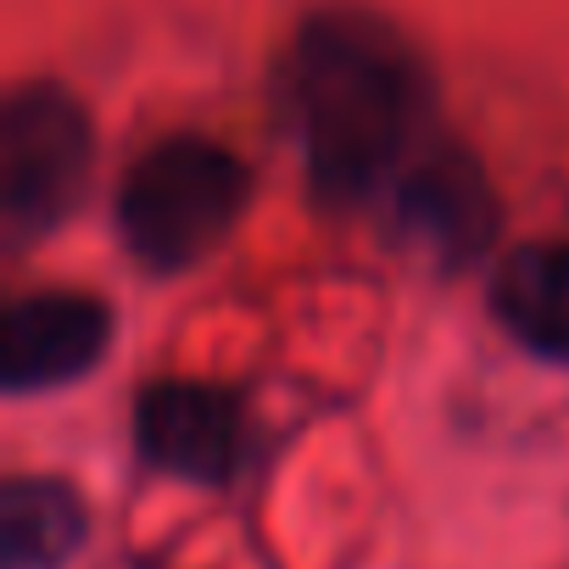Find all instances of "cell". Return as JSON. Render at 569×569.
<instances>
[{"label": "cell", "instance_id": "obj_1", "mask_svg": "<svg viewBox=\"0 0 569 569\" xmlns=\"http://www.w3.org/2000/svg\"><path fill=\"white\" fill-rule=\"evenodd\" d=\"M291 118L308 173L325 196H369L402 179V162L430 123V79L413 46L375 12H319L284 62Z\"/></svg>", "mask_w": 569, "mask_h": 569}, {"label": "cell", "instance_id": "obj_2", "mask_svg": "<svg viewBox=\"0 0 569 569\" xmlns=\"http://www.w3.org/2000/svg\"><path fill=\"white\" fill-rule=\"evenodd\" d=\"M246 201H251L246 162L201 134H179L151 146L129 168L118 190V234L140 262L173 273L201 262L240 223Z\"/></svg>", "mask_w": 569, "mask_h": 569}, {"label": "cell", "instance_id": "obj_3", "mask_svg": "<svg viewBox=\"0 0 569 569\" xmlns=\"http://www.w3.org/2000/svg\"><path fill=\"white\" fill-rule=\"evenodd\" d=\"M96 162L84 107L57 84H23L0 107V218L18 234L57 229Z\"/></svg>", "mask_w": 569, "mask_h": 569}, {"label": "cell", "instance_id": "obj_4", "mask_svg": "<svg viewBox=\"0 0 569 569\" xmlns=\"http://www.w3.org/2000/svg\"><path fill=\"white\" fill-rule=\"evenodd\" d=\"M134 436L157 469L196 486H223L246 458V408L234 391L207 380H157L134 408Z\"/></svg>", "mask_w": 569, "mask_h": 569}, {"label": "cell", "instance_id": "obj_5", "mask_svg": "<svg viewBox=\"0 0 569 569\" xmlns=\"http://www.w3.org/2000/svg\"><path fill=\"white\" fill-rule=\"evenodd\" d=\"M107 341H112L107 302H96L84 291L23 297L0 319V380H7V391L68 386L101 363Z\"/></svg>", "mask_w": 569, "mask_h": 569}, {"label": "cell", "instance_id": "obj_6", "mask_svg": "<svg viewBox=\"0 0 569 569\" xmlns=\"http://www.w3.org/2000/svg\"><path fill=\"white\" fill-rule=\"evenodd\" d=\"M397 218H402V229L419 246H430L447 262H463V257H475L491 240L497 201L486 190V173L463 151L447 146V151L419 157L402 173V184H397Z\"/></svg>", "mask_w": 569, "mask_h": 569}, {"label": "cell", "instance_id": "obj_7", "mask_svg": "<svg viewBox=\"0 0 569 569\" xmlns=\"http://www.w3.org/2000/svg\"><path fill=\"white\" fill-rule=\"evenodd\" d=\"M491 313L525 352L569 363V246L536 240L508 251L491 279Z\"/></svg>", "mask_w": 569, "mask_h": 569}, {"label": "cell", "instance_id": "obj_8", "mask_svg": "<svg viewBox=\"0 0 569 569\" xmlns=\"http://www.w3.org/2000/svg\"><path fill=\"white\" fill-rule=\"evenodd\" d=\"M84 502L62 480H12L0 491V563L57 569L84 541Z\"/></svg>", "mask_w": 569, "mask_h": 569}]
</instances>
